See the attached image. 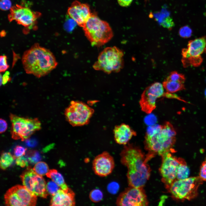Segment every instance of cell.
<instances>
[{"mask_svg":"<svg viewBox=\"0 0 206 206\" xmlns=\"http://www.w3.org/2000/svg\"><path fill=\"white\" fill-rule=\"evenodd\" d=\"M116 204L119 206H146L148 201L143 187H130L120 194Z\"/></svg>","mask_w":206,"mask_h":206,"instance_id":"13","label":"cell"},{"mask_svg":"<svg viewBox=\"0 0 206 206\" xmlns=\"http://www.w3.org/2000/svg\"><path fill=\"white\" fill-rule=\"evenodd\" d=\"M114 167L113 157L106 151L96 156L93 161V170L96 175L100 177H106L110 174Z\"/></svg>","mask_w":206,"mask_h":206,"instance_id":"16","label":"cell"},{"mask_svg":"<svg viewBox=\"0 0 206 206\" xmlns=\"http://www.w3.org/2000/svg\"><path fill=\"white\" fill-rule=\"evenodd\" d=\"M11 132L14 140H27L35 132L41 128V123L37 118H28L11 114Z\"/></svg>","mask_w":206,"mask_h":206,"instance_id":"7","label":"cell"},{"mask_svg":"<svg viewBox=\"0 0 206 206\" xmlns=\"http://www.w3.org/2000/svg\"><path fill=\"white\" fill-rule=\"evenodd\" d=\"M26 143L27 145L30 147L34 146L36 144V141L34 139H30L27 140Z\"/></svg>","mask_w":206,"mask_h":206,"instance_id":"40","label":"cell"},{"mask_svg":"<svg viewBox=\"0 0 206 206\" xmlns=\"http://www.w3.org/2000/svg\"><path fill=\"white\" fill-rule=\"evenodd\" d=\"M46 189L48 193L54 195L60 187L53 181H49L46 184Z\"/></svg>","mask_w":206,"mask_h":206,"instance_id":"27","label":"cell"},{"mask_svg":"<svg viewBox=\"0 0 206 206\" xmlns=\"http://www.w3.org/2000/svg\"><path fill=\"white\" fill-rule=\"evenodd\" d=\"M0 132L1 133L4 132L7 129V124L6 121L3 119H0Z\"/></svg>","mask_w":206,"mask_h":206,"instance_id":"37","label":"cell"},{"mask_svg":"<svg viewBox=\"0 0 206 206\" xmlns=\"http://www.w3.org/2000/svg\"><path fill=\"white\" fill-rule=\"evenodd\" d=\"M199 176L203 181H206V160L202 163Z\"/></svg>","mask_w":206,"mask_h":206,"instance_id":"34","label":"cell"},{"mask_svg":"<svg viewBox=\"0 0 206 206\" xmlns=\"http://www.w3.org/2000/svg\"><path fill=\"white\" fill-rule=\"evenodd\" d=\"M33 169L37 174L41 176L46 175L49 170L47 164L42 161L35 164Z\"/></svg>","mask_w":206,"mask_h":206,"instance_id":"24","label":"cell"},{"mask_svg":"<svg viewBox=\"0 0 206 206\" xmlns=\"http://www.w3.org/2000/svg\"><path fill=\"white\" fill-rule=\"evenodd\" d=\"M163 27L171 30L174 27L175 24L173 19L169 16H167L159 22Z\"/></svg>","mask_w":206,"mask_h":206,"instance_id":"28","label":"cell"},{"mask_svg":"<svg viewBox=\"0 0 206 206\" xmlns=\"http://www.w3.org/2000/svg\"><path fill=\"white\" fill-rule=\"evenodd\" d=\"M26 148L21 146H17L14 149V159L18 157L24 155L25 154Z\"/></svg>","mask_w":206,"mask_h":206,"instance_id":"29","label":"cell"},{"mask_svg":"<svg viewBox=\"0 0 206 206\" xmlns=\"http://www.w3.org/2000/svg\"><path fill=\"white\" fill-rule=\"evenodd\" d=\"M94 110L85 103L78 101H72L65 111L67 120L74 126L88 124Z\"/></svg>","mask_w":206,"mask_h":206,"instance_id":"8","label":"cell"},{"mask_svg":"<svg viewBox=\"0 0 206 206\" xmlns=\"http://www.w3.org/2000/svg\"><path fill=\"white\" fill-rule=\"evenodd\" d=\"M46 175L56 183L62 189L66 190L69 188L62 175L57 170L54 169L49 170Z\"/></svg>","mask_w":206,"mask_h":206,"instance_id":"20","label":"cell"},{"mask_svg":"<svg viewBox=\"0 0 206 206\" xmlns=\"http://www.w3.org/2000/svg\"><path fill=\"white\" fill-rule=\"evenodd\" d=\"M11 3L10 0H1L0 7L1 10L4 11L10 9L11 8Z\"/></svg>","mask_w":206,"mask_h":206,"instance_id":"35","label":"cell"},{"mask_svg":"<svg viewBox=\"0 0 206 206\" xmlns=\"http://www.w3.org/2000/svg\"><path fill=\"white\" fill-rule=\"evenodd\" d=\"M171 152H167L161 156L162 162L160 169L162 181L168 190L176 179L179 165L177 158L173 156Z\"/></svg>","mask_w":206,"mask_h":206,"instance_id":"14","label":"cell"},{"mask_svg":"<svg viewBox=\"0 0 206 206\" xmlns=\"http://www.w3.org/2000/svg\"><path fill=\"white\" fill-rule=\"evenodd\" d=\"M29 161L32 164H36L39 162L41 159V157L39 153L37 152H34L28 158Z\"/></svg>","mask_w":206,"mask_h":206,"instance_id":"31","label":"cell"},{"mask_svg":"<svg viewBox=\"0 0 206 206\" xmlns=\"http://www.w3.org/2000/svg\"><path fill=\"white\" fill-rule=\"evenodd\" d=\"M75 194L69 188L59 190L53 195L50 201V206H73L75 205Z\"/></svg>","mask_w":206,"mask_h":206,"instance_id":"18","label":"cell"},{"mask_svg":"<svg viewBox=\"0 0 206 206\" xmlns=\"http://www.w3.org/2000/svg\"><path fill=\"white\" fill-rule=\"evenodd\" d=\"M67 13L70 17L82 27L92 14L88 4L81 3L76 0L72 3L68 9Z\"/></svg>","mask_w":206,"mask_h":206,"instance_id":"17","label":"cell"},{"mask_svg":"<svg viewBox=\"0 0 206 206\" xmlns=\"http://www.w3.org/2000/svg\"><path fill=\"white\" fill-rule=\"evenodd\" d=\"M203 181L199 176L183 179H176L168 190L176 199L190 200L197 196L198 189Z\"/></svg>","mask_w":206,"mask_h":206,"instance_id":"6","label":"cell"},{"mask_svg":"<svg viewBox=\"0 0 206 206\" xmlns=\"http://www.w3.org/2000/svg\"><path fill=\"white\" fill-rule=\"evenodd\" d=\"M124 55L122 51L116 46L106 47L100 53L93 68L108 74L118 72L124 66Z\"/></svg>","mask_w":206,"mask_h":206,"instance_id":"5","label":"cell"},{"mask_svg":"<svg viewBox=\"0 0 206 206\" xmlns=\"http://www.w3.org/2000/svg\"><path fill=\"white\" fill-rule=\"evenodd\" d=\"M177 159L179 165L176 179H183L188 178L190 171L185 161L181 158H177Z\"/></svg>","mask_w":206,"mask_h":206,"instance_id":"22","label":"cell"},{"mask_svg":"<svg viewBox=\"0 0 206 206\" xmlns=\"http://www.w3.org/2000/svg\"><path fill=\"white\" fill-rule=\"evenodd\" d=\"M179 33L181 37L184 38H187L191 36L192 31L189 28L185 27L180 29Z\"/></svg>","mask_w":206,"mask_h":206,"instance_id":"32","label":"cell"},{"mask_svg":"<svg viewBox=\"0 0 206 206\" xmlns=\"http://www.w3.org/2000/svg\"><path fill=\"white\" fill-rule=\"evenodd\" d=\"M206 49V37L203 36L191 40L182 50V62L185 67L200 66L203 62L201 55Z\"/></svg>","mask_w":206,"mask_h":206,"instance_id":"9","label":"cell"},{"mask_svg":"<svg viewBox=\"0 0 206 206\" xmlns=\"http://www.w3.org/2000/svg\"><path fill=\"white\" fill-rule=\"evenodd\" d=\"M176 132L169 122L163 125L150 126L144 136V145L149 153L161 156L167 152H174L173 147L176 142Z\"/></svg>","mask_w":206,"mask_h":206,"instance_id":"3","label":"cell"},{"mask_svg":"<svg viewBox=\"0 0 206 206\" xmlns=\"http://www.w3.org/2000/svg\"><path fill=\"white\" fill-rule=\"evenodd\" d=\"M163 84L155 82L144 90L141 96L139 103L141 110L147 114L151 113L156 107L157 99L163 96L170 97V93L165 92Z\"/></svg>","mask_w":206,"mask_h":206,"instance_id":"11","label":"cell"},{"mask_svg":"<svg viewBox=\"0 0 206 206\" xmlns=\"http://www.w3.org/2000/svg\"><path fill=\"white\" fill-rule=\"evenodd\" d=\"M9 67L7 63V57L5 55L1 56L0 57V71L4 72Z\"/></svg>","mask_w":206,"mask_h":206,"instance_id":"30","label":"cell"},{"mask_svg":"<svg viewBox=\"0 0 206 206\" xmlns=\"http://www.w3.org/2000/svg\"><path fill=\"white\" fill-rule=\"evenodd\" d=\"M113 132L115 142L120 144H127L133 136L136 135V132L124 123L115 126Z\"/></svg>","mask_w":206,"mask_h":206,"instance_id":"19","label":"cell"},{"mask_svg":"<svg viewBox=\"0 0 206 206\" xmlns=\"http://www.w3.org/2000/svg\"><path fill=\"white\" fill-rule=\"evenodd\" d=\"M4 198L7 206H34L36 204L37 196L23 185H17L10 188Z\"/></svg>","mask_w":206,"mask_h":206,"instance_id":"10","label":"cell"},{"mask_svg":"<svg viewBox=\"0 0 206 206\" xmlns=\"http://www.w3.org/2000/svg\"><path fill=\"white\" fill-rule=\"evenodd\" d=\"M109 190L110 192L115 193L117 192L119 188V185L116 183H114L110 185Z\"/></svg>","mask_w":206,"mask_h":206,"instance_id":"38","label":"cell"},{"mask_svg":"<svg viewBox=\"0 0 206 206\" xmlns=\"http://www.w3.org/2000/svg\"><path fill=\"white\" fill-rule=\"evenodd\" d=\"M166 79L183 83H184L185 81V76L183 74L179 73L176 71L171 72Z\"/></svg>","mask_w":206,"mask_h":206,"instance_id":"26","label":"cell"},{"mask_svg":"<svg viewBox=\"0 0 206 206\" xmlns=\"http://www.w3.org/2000/svg\"><path fill=\"white\" fill-rule=\"evenodd\" d=\"M0 86H1L2 84V82H3V77L2 76L1 74H0Z\"/></svg>","mask_w":206,"mask_h":206,"instance_id":"41","label":"cell"},{"mask_svg":"<svg viewBox=\"0 0 206 206\" xmlns=\"http://www.w3.org/2000/svg\"><path fill=\"white\" fill-rule=\"evenodd\" d=\"M20 177L23 185L29 191L37 196L46 198L48 193L45 180L30 167L28 166Z\"/></svg>","mask_w":206,"mask_h":206,"instance_id":"12","label":"cell"},{"mask_svg":"<svg viewBox=\"0 0 206 206\" xmlns=\"http://www.w3.org/2000/svg\"><path fill=\"white\" fill-rule=\"evenodd\" d=\"M15 163L16 165L21 167L28 166V161L27 159L23 156L19 157L16 159Z\"/></svg>","mask_w":206,"mask_h":206,"instance_id":"33","label":"cell"},{"mask_svg":"<svg viewBox=\"0 0 206 206\" xmlns=\"http://www.w3.org/2000/svg\"><path fill=\"white\" fill-rule=\"evenodd\" d=\"M22 61L27 73L39 78L48 74L58 65L53 54L37 43L24 52Z\"/></svg>","mask_w":206,"mask_h":206,"instance_id":"2","label":"cell"},{"mask_svg":"<svg viewBox=\"0 0 206 206\" xmlns=\"http://www.w3.org/2000/svg\"><path fill=\"white\" fill-rule=\"evenodd\" d=\"M163 85L166 92L171 93L185 89L184 83L167 79L163 82Z\"/></svg>","mask_w":206,"mask_h":206,"instance_id":"21","label":"cell"},{"mask_svg":"<svg viewBox=\"0 0 206 206\" xmlns=\"http://www.w3.org/2000/svg\"><path fill=\"white\" fill-rule=\"evenodd\" d=\"M85 35L92 45L101 46L109 41L113 36L112 30L107 22L92 13L82 27Z\"/></svg>","mask_w":206,"mask_h":206,"instance_id":"4","label":"cell"},{"mask_svg":"<svg viewBox=\"0 0 206 206\" xmlns=\"http://www.w3.org/2000/svg\"><path fill=\"white\" fill-rule=\"evenodd\" d=\"M119 5L122 7L129 6L132 3L133 0H117Z\"/></svg>","mask_w":206,"mask_h":206,"instance_id":"36","label":"cell"},{"mask_svg":"<svg viewBox=\"0 0 206 206\" xmlns=\"http://www.w3.org/2000/svg\"><path fill=\"white\" fill-rule=\"evenodd\" d=\"M103 198V194L99 189H95L91 191L89 194V198L93 202L97 203L101 201Z\"/></svg>","mask_w":206,"mask_h":206,"instance_id":"25","label":"cell"},{"mask_svg":"<svg viewBox=\"0 0 206 206\" xmlns=\"http://www.w3.org/2000/svg\"><path fill=\"white\" fill-rule=\"evenodd\" d=\"M39 14L28 7L16 5L11 8L8 17L10 21H15L19 24L29 27L34 23Z\"/></svg>","mask_w":206,"mask_h":206,"instance_id":"15","label":"cell"},{"mask_svg":"<svg viewBox=\"0 0 206 206\" xmlns=\"http://www.w3.org/2000/svg\"><path fill=\"white\" fill-rule=\"evenodd\" d=\"M146 0V1H147L148 0Z\"/></svg>","mask_w":206,"mask_h":206,"instance_id":"42","label":"cell"},{"mask_svg":"<svg viewBox=\"0 0 206 206\" xmlns=\"http://www.w3.org/2000/svg\"><path fill=\"white\" fill-rule=\"evenodd\" d=\"M14 159L13 156L9 152L3 153L1 155L0 166L1 168L5 170L13 163Z\"/></svg>","mask_w":206,"mask_h":206,"instance_id":"23","label":"cell"},{"mask_svg":"<svg viewBox=\"0 0 206 206\" xmlns=\"http://www.w3.org/2000/svg\"><path fill=\"white\" fill-rule=\"evenodd\" d=\"M10 72L7 71L3 75L2 84L3 85L5 84L11 80V78L9 76Z\"/></svg>","mask_w":206,"mask_h":206,"instance_id":"39","label":"cell"},{"mask_svg":"<svg viewBox=\"0 0 206 206\" xmlns=\"http://www.w3.org/2000/svg\"><path fill=\"white\" fill-rule=\"evenodd\" d=\"M144 154L138 146L131 144L125 145L120 154L121 163L127 168V177L130 187H143L148 180L151 169L148 161L154 155Z\"/></svg>","mask_w":206,"mask_h":206,"instance_id":"1","label":"cell"}]
</instances>
